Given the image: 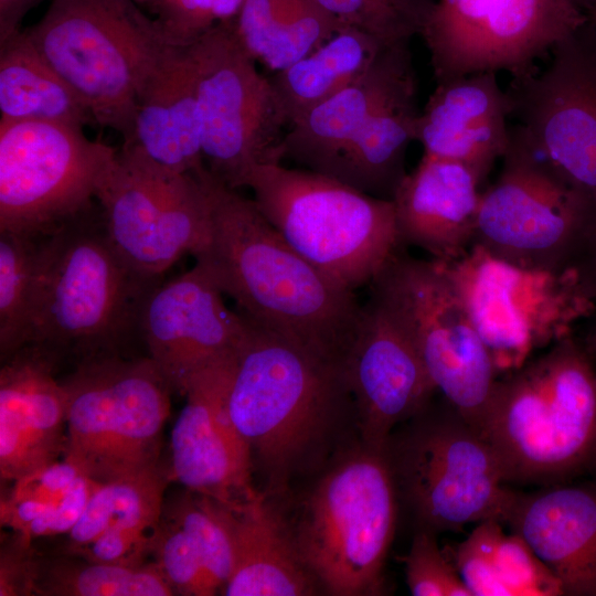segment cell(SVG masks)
I'll use <instances>...</instances> for the list:
<instances>
[{
  "mask_svg": "<svg viewBox=\"0 0 596 596\" xmlns=\"http://www.w3.org/2000/svg\"><path fill=\"white\" fill-rule=\"evenodd\" d=\"M417 86L385 104L343 147L323 173L366 194L392 200L407 174L408 145L415 140Z\"/></svg>",
  "mask_w": 596,
  "mask_h": 596,
  "instance_id": "f1b7e54d",
  "label": "cell"
},
{
  "mask_svg": "<svg viewBox=\"0 0 596 596\" xmlns=\"http://www.w3.org/2000/svg\"><path fill=\"white\" fill-rule=\"evenodd\" d=\"M136 1L146 2V3H149V4L153 6V4L157 3L159 0H136Z\"/></svg>",
  "mask_w": 596,
  "mask_h": 596,
  "instance_id": "681fc988",
  "label": "cell"
},
{
  "mask_svg": "<svg viewBox=\"0 0 596 596\" xmlns=\"http://www.w3.org/2000/svg\"><path fill=\"white\" fill-rule=\"evenodd\" d=\"M95 124L131 134L139 93L168 43L134 0H51L23 30Z\"/></svg>",
  "mask_w": 596,
  "mask_h": 596,
  "instance_id": "52a82bcc",
  "label": "cell"
},
{
  "mask_svg": "<svg viewBox=\"0 0 596 596\" xmlns=\"http://www.w3.org/2000/svg\"><path fill=\"white\" fill-rule=\"evenodd\" d=\"M393 253L370 294L411 338L436 391L473 428H480L499 375L449 279L435 259Z\"/></svg>",
  "mask_w": 596,
  "mask_h": 596,
  "instance_id": "7c38bea8",
  "label": "cell"
},
{
  "mask_svg": "<svg viewBox=\"0 0 596 596\" xmlns=\"http://www.w3.org/2000/svg\"><path fill=\"white\" fill-rule=\"evenodd\" d=\"M223 295L195 264L160 281L143 302L139 333L148 356L181 395L194 374L233 355L246 332L245 317L228 309Z\"/></svg>",
  "mask_w": 596,
  "mask_h": 596,
  "instance_id": "ac0fdd59",
  "label": "cell"
},
{
  "mask_svg": "<svg viewBox=\"0 0 596 596\" xmlns=\"http://www.w3.org/2000/svg\"><path fill=\"white\" fill-rule=\"evenodd\" d=\"M58 356L28 344L0 370V476L14 481L57 460L65 447L66 393Z\"/></svg>",
  "mask_w": 596,
  "mask_h": 596,
  "instance_id": "44dd1931",
  "label": "cell"
},
{
  "mask_svg": "<svg viewBox=\"0 0 596 596\" xmlns=\"http://www.w3.org/2000/svg\"><path fill=\"white\" fill-rule=\"evenodd\" d=\"M150 553L175 595L217 594L192 539L163 514L151 533Z\"/></svg>",
  "mask_w": 596,
  "mask_h": 596,
  "instance_id": "74e56055",
  "label": "cell"
},
{
  "mask_svg": "<svg viewBox=\"0 0 596 596\" xmlns=\"http://www.w3.org/2000/svg\"><path fill=\"white\" fill-rule=\"evenodd\" d=\"M415 86L409 42L383 47L360 76L288 127L283 159L323 174L385 104Z\"/></svg>",
  "mask_w": 596,
  "mask_h": 596,
  "instance_id": "cb8c5ba5",
  "label": "cell"
},
{
  "mask_svg": "<svg viewBox=\"0 0 596 596\" xmlns=\"http://www.w3.org/2000/svg\"><path fill=\"white\" fill-rule=\"evenodd\" d=\"M579 326L583 328L579 329L578 333L575 330V334L590 362L596 385V310ZM594 470H596V465Z\"/></svg>",
  "mask_w": 596,
  "mask_h": 596,
  "instance_id": "bcb514c9",
  "label": "cell"
},
{
  "mask_svg": "<svg viewBox=\"0 0 596 596\" xmlns=\"http://www.w3.org/2000/svg\"><path fill=\"white\" fill-rule=\"evenodd\" d=\"M496 182L481 192L472 245L512 265L572 268L596 236V203L567 184L510 128Z\"/></svg>",
  "mask_w": 596,
  "mask_h": 596,
  "instance_id": "30bf717a",
  "label": "cell"
},
{
  "mask_svg": "<svg viewBox=\"0 0 596 596\" xmlns=\"http://www.w3.org/2000/svg\"><path fill=\"white\" fill-rule=\"evenodd\" d=\"M583 12L587 13L596 6V0H572Z\"/></svg>",
  "mask_w": 596,
  "mask_h": 596,
  "instance_id": "7dc6e473",
  "label": "cell"
},
{
  "mask_svg": "<svg viewBox=\"0 0 596 596\" xmlns=\"http://www.w3.org/2000/svg\"><path fill=\"white\" fill-rule=\"evenodd\" d=\"M228 509L234 565L222 595L308 596L321 592L274 500L260 491Z\"/></svg>",
  "mask_w": 596,
  "mask_h": 596,
  "instance_id": "4316f807",
  "label": "cell"
},
{
  "mask_svg": "<svg viewBox=\"0 0 596 596\" xmlns=\"http://www.w3.org/2000/svg\"><path fill=\"white\" fill-rule=\"evenodd\" d=\"M245 187L284 240L339 285L369 286L401 246L392 200L280 162L253 167Z\"/></svg>",
  "mask_w": 596,
  "mask_h": 596,
  "instance_id": "8992f818",
  "label": "cell"
},
{
  "mask_svg": "<svg viewBox=\"0 0 596 596\" xmlns=\"http://www.w3.org/2000/svg\"><path fill=\"white\" fill-rule=\"evenodd\" d=\"M316 477L283 512L301 560L328 595H382L400 504L385 449L358 439Z\"/></svg>",
  "mask_w": 596,
  "mask_h": 596,
  "instance_id": "5b68a950",
  "label": "cell"
},
{
  "mask_svg": "<svg viewBox=\"0 0 596 596\" xmlns=\"http://www.w3.org/2000/svg\"><path fill=\"white\" fill-rule=\"evenodd\" d=\"M61 382L66 393L63 454L84 476L103 483L159 465L172 389L149 356L94 355Z\"/></svg>",
  "mask_w": 596,
  "mask_h": 596,
  "instance_id": "9c48e42d",
  "label": "cell"
},
{
  "mask_svg": "<svg viewBox=\"0 0 596 596\" xmlns=\"http://www.w3.org/2000/svg\"><path fill=\"white\" fill-rule=\"evenodd\" d=\"M162 514L181 526L196 545L209 577L222 592L234 565L233 536L227 505L184 488L163 503Z\"/></svg>",
  "mask_w": 596,
  "mask_h": 596,
  "instance_id": "d590c367",
  "label": "cell"
},
{
  "mask_svg": "<svg viewBox=\"0 0 596 596\" xmlns=\"http://www.w3.org/2000/svg\"><path fill=\"white\" fill-rule=\"evenodd\" d=\"M244 0H159L155 19L164 41L189 46L220 23L234 20Z\"/></svg>",
  "mask_w": 596,
  "mask_h": 596,
  "instance_id": "ab89813d",
  "label": "cell"
},
{
  "mask_svg": "<svg viewBox=\"0 0 596 596\" xmlns=\"http://www.w3.org/2000/svg\"><path fill=\"white\" fill-rule=\"evenodd\" d=\"M481 182L461 162L423 155L392 199L400 244L443 262L462 255L473 242Z\"/></svg>",
  "mask_w": 596,
  "mask_h": 596,
  "instance_id": "d4e9b609",
  "label": "cell"
},
{
  "mask_svg": "<svg viewBox=\"0 0 596 596\" xmlns=\"http://www.w3.org/2000/svg\"><path fill=\"white\" fill-rule=\"evenodd\" d=\"M340 28L364 32L385 46L421 35L436 0H312Z\"/></svg>",
  "mask_w": 596,
  "mask_h": 596,
  "instance_id": "8d00e7d4",
  "label": "cell"
},
{
  "mask_svg": "<svg viewBox=\"0 0 596 596\" xmlns=\"http://www.w3.org/2000/svg\"><path fill=\"white\" fill-rule=\"evenodd\" d=\"M100 482L83 476L78 482L21 533L30 539L68 534L81 519L93 492Z\"/></svg>",
  "mask_w": 596,
  "mask_h": 596,
  "instance_id": "7bdbcfd3",
  "label": "cell"
},
{
  "mask_svg": "<svg viewBox=\"0 0 596 596\" xmlns=\"http://www.w3.org/2000/svg\"><path fill=\"white\" fill-rule=\"evenodd\" d=\"M120 149L174 173L205 167L188 46L163 50L139 93L131 134Z\"/></svg>",
  "mask_w": 596,
  "mask_h": 596,
  "instance_id": "484cf974",
  "label": "cell"
},
{
  "mask_svg": "<svg viewBox=\"0 0 596 596\" xmlns=\"http://www.w3.org/2000/svg\"><path fill=\"white\" fill-rule=\"evenodd\" d=\"M510 105L496 72H481L436 84L416 121L423 155L470 167L481 180L504 155Z\"/></svg>",
  "mask_w": 596,
  "mask_h": 596,
  "instance_id": "603a6c76",
  "label": "cell"
},
{
  "mask_svg": "<svg viewBox=\"0 0 596 596\" xmlns=\"http://www.w3.org/2000/svg\"><path fill=\"white\" fill-rule=\"evenodd\" d=\"M40 596L175 595L159 566L93 562L70 555L44 560L35 588Z\"/></svg>",
  "mask_w": 596,
  "mask_h": 596,
  "instance_id": "836d02e7",
  "label": "cell"
},
{
  "mask_svg": "<svg viewBox=\"0 0 596 596\" xmlns=\"http://www.w3.org/2000/svg\"><path fill=\"white\" fill-rule=\"evenodd\" d=\"M116 156L83 128L0 120V232L43 234L94 207Z\"/></svg>",
  "mask_w": 596,
  "mask_h": 596,
  "instance_id": "5bb4252c",
  "label": "cell"
},
{
  "mask_svg": "<svg viewBox=\"0 0 596 596\" xmlns=\"http://www.w3.org/2000/svg\"><path fill=\"white\" fill-rule=\"evenodd\" d=\"M84 475L71 461L55 460L13 481L8 494L17 499H34L54 503L60 501Z\"/></svg>",
  "mask_w": 596,
  "mask_h": 596,
  "instance_id": "b9f144b4",
  "label": "cell"
},
{
  "mask_svg": "<svg viewBox=\"0 0 596 596\" xmlns=\"http://www.w3.org/2000/svg\"><path fill=\"white\" fill-rule=\"evenodd\" d=\"M587 19L572 0H436L421 36L436 83L481 72L514 77Z\"/></svg>",
  "mask_w": 596,
  "mask_h": 596,
  "instance_id": "2e32d148",
  "label": "cell"
},
{
  "mask_svg": "<svg viewBox=\"0 0 596 596\" xmlns=\"http://www.w3.org/2000/svg\"><path fill=\"white\" fill-rule=\"evenodd\" d=\"M169 479L158 465L99 483L81 519L67 534L66 552L91 543L115 526L152 531L162 514L163 493Z\"/></svg>",
  "mask_w": 596,
  "mask_h": 596,
  "instance_id": "d6a6232c",
  "label": "cell"
},
{
  "mask_svg": "<svg viewBox=\"0 0 596 596\" xmlns=\"http://www.w3.org/2000/svg\"><path fill=\"white\" fill-rule=\"evenodd\" d=\"M96 200L114 248L150 280L194 255L207 233L210 203L198 171L170 172L119 149Z\"/></svg>",
  "mask_w": 596,
  "mask_h": 596,
  "instance_id": "9a60e30c",
  "label": "cell"
},
{
  "mask_svg": "<svg viewBox=\"0 0 596 596\" xmlns=\"http://www.w3.org/2000/svg\"><path fill=\"white\" fill-rule=\"evenodd\" d=\"M385 455L416 529L437 534L505 522L517 491L507 487L489 444L441 396L392 432Z\"/></svg>",
  "mask_w": 596,
  "mask_h": 596,
  "instance_id": "ba28073f",
  "label": "cell"
},
{
  "mask_svg": "<svg viewBox=\"0 0 596 596\" xmlns=\"http://www.w3.org/2000/svg\"><path fill=\"white\" fill-rule=\"evenodd\" d=\"M353 396L358 438L384 450L392 432L419 413L436 389L403 327L374 295L344 361Z\"/></svg>",
  "mask_w": 596,
  "mask_h": 596,
  "instance_id": "d6986e66",
  "label": "cell"
},
{
  "mask_svg": "<svg viewBox=\"0 0 596 596\" xmlns=\"http://www.w3.org/2000/svg\"><path fill=\"white\" fill-rule=\"evenodd\" d=\"M0 120L95 124L86 105L23 30L0 44Z\"/></svg>",
  "mask_w": 596,
  "mask_h": 596,
  "instance_id": "f546056e",
  "label": "cell"
},
{
  "mask_svg": "<svg viewBox=\"0 0 596 596\" xmlns=\"http://www.w3.org/2000/svg\"><path fill=\"white\" fill-rule=\"evenodd\" d=\"M480 435L505 483L550 486L596 465V385L574 333L496 384Z\"/></svg>",
  "mask_w": 596,
  "mask_h": 596,
  "instance_id": "3957f363",
  "label": "cell"
},
{
  "mask_svg": "<svg viewBox=\"0 0 596 596\" xmlns=\"http://www.w3.org/2000/svg\"><path fill=\"white\" fill-rule=\"evenodd\" d=\"M402 562L408 590L414 596H471L432 531L416 529Z\"/></svg>",
  "mask_w": 596,
  "mask_h": 596,
  "instance_id": "f35d334b",
  "label": "cell"
},
{
  "mask_svg": "<svg viewBox=\"0 0 596 596\" xmlns=\"http://www.w3.org/2000/svg\"><path fill=\"white\" fill-rule=\"evenodd\" d=\"M245 319L227 408L260 491L281 501L352 444L355 406L340 363Z\"/></svg>",
  "mask_w": 596,
  "mask_h": 596,
  "instance_id": "6da1fadb",
  "label": "cell"
},
{
  "mask_svg": "<svg viewBox=\"0 0 596 596\" xmlns=\"http://www.w3.org/2000/svg\"><path fill=\"white\" fill-rule=\"evenodd\" d=\"M471 596H562V585L519 534L486 520L445 549Z\"/></svg>",
  "mask_w": 596,
  "mask_h": 596,
  "instance_id": "83f0119b",
  "label": "cell"
},
{
  "mask_svg": "<svg viewBox=\"0 0 596 596\" xmlns=\"http://www.w3.org/2000/svg\"><path fill=\"white\" fill-rule=\"evenodd\" d=\"M32 539L14 532L2 540L0 549V596L35 595L43 558Z\"/></svg>",
  "mask_w": 596,
  "mask_h": 596,
  "instance_id": "60d3db41",
  "label": "cell"
},
{
  "mask_svg": "<svg viewBox=\"0 0 596 596\" xmlns=\"http://www.w3.org/2000/svg\"><path fill=\"white\" fill-rule=\"evenodd\" d=\"M586 14L596 31V6L592 8Z\"/></svg>",
  "mask_w": 596,
  "mask_h": 596,
  "instance_id": "c3c4849f",
  "label": "cell"
},
{
  "mask_svg": "<svg viewBox=\"0 0 596 596\" xmlns=\"http://www.w3.org/2000/svg\"><path fill=\"white\" fill-rule=\"evenodd\" d=\"M237 351V350H236ZM236 352L194 374L170 437L169 478L185 489L238 508L260 491L251 454L227 408Z\"/></svg>",
  "mask_w": 596,
  "mask_h": 596,
  "instance_id": "ffe728a7",
  "label": "cell"
},
{
  "mask_svg": "<svg viewBox=\"0 0 596 596\" xmlns=\"http://www.w3.org/2000/svg\"><path fill=\"white\" fill-rule=\"evenodd\" d=\"M233 22L245 51L275 73L341 29L312 0H244Z\"/></svg>",
  "mask_w": 596,
  "mask_h": 596,
  "instance_id": "1f68e13d",
  "label": "cell"
},
{
  "mask_svg": "<svg viewBox=\"0 0 596 596\" xmlns=\"http://www.w3.org/2000/svg\"><path fill=\"white\" fill-rule=\"evenodd\" d=\"M504 523L557 577L565 596H596V480L517 492Z\"/></svg>",
  "mask_w": 596,
  "mask_h": 596,
  "instance_id": "7402d4cb",
  "label": "cell"
},
{
  "mask_svg": "<svg viewBox=\"0 0 596 596\" xmlns=\"http://www.w3.org/2000/svg\"><path fill=\"white\" fill-rule=\"evenodd\" d=\"M435 260L464 304L499 377L523 366L535 351L574 333L596 310L574 267L523 268L478 245L455 259Z\"/></svg>",
  "mask_w": 596,
  "mask_h": 596,
  "instance_id": "8fae6325",
  "label": "cell"
},
{
  "mask_svg": "<svg viewBox=\"0 0 596 596\" xmlns=\"http://www.w3.org/2000/svg\"><path fill=\"white\" fill-rule=\"evenodd\" d=\"M574 269L583 292L596 301V236L575 264Z\"/></svg>",
  "mask_w": 596,
  "mask_h": 596,
  "instance_id": "f6af8a7d",
  "label": "cell"
},
{
  "mask_svg": "<svg viewBox=\"0 0 596 596\" xmlns=\"http://www.w3.org/2000/svg\"><path fill=\"white\" fill-rule=\"evenodd\" d=\"M44 0H0V44L17 34L28 11Z\"/></svg>",
  "mask_w": 596,
  "mask_h": 596,
  "instance_id": "ee69618b",
  "label": "cell"
},
{
  "mask_svg": "<svg viewBox=\"0 0 596 596\" xmlns=\"http://www.w3.org/2000/svg\"><path fill=\"white\" fill-rule=\"evenodd\" d=\"M383 47L364 32L341 28L311 53L269 76L287 129L360 76Z\"/></svg>",
  "mask_w": 596,
  "mask_h": 596,
  "instance_id": "4dcf8cb0",
  "label": "cell"
},
{
  "mask_svg": "<svg viewBox=\"0 0 596 596\" xmlns=\"http://www.w3.org/2000/svg\"><path fill=\"white\" fill-rule=\"evenodd\" d=\"M234 20L188 46L194 71L204 164L237 190L256 164L280 162L287 130L269 76L242 46Z\"/></svg>",
  "mask_w": 596,
  "mask_h": 596,
  "instance_id": "4fadbf2b",
  "label": "cell"
},
{
  "mask_svg": "<svg viewBox=\"0 0 596 596\" xmlns=\"http://www.w3.org/2000/svg\"><path fill=\"white\" fill-rule=\"evenodd\" d=\"M210 203L205 240L193 255L253 323L344 365L361 321L354 291L298 254L252 199L198 171Z\"/></svg>",
  "mask_w": 596,
  "mask_h": 596,
  "instance_id": "7a4b0ae2",
  "label": "cell"
},
{
  "mask_svg": "<svg viewBox=\"0 0 596 596\" xmlns=\"http://www.w3.org/2000/svg\"><path fill=\"white\" fill-rule=\"evenodd\" d=\"M510 117L571 187L596 203V31L587 21L551 50L549 64L514 76Z\"/></svg>",
  "mask_w": 596,
  "mask_h": 596,
  "instance_id": "e0dca14e",
  "label": "cell"
},
{
  "mask_svg": "<svg viewBox=\"0 0 596 596\" xmlns=\"http://www.w3.org/2000/svg\"><path fill=\"white\" fill-rule=\"evenodd\" d=\"M35 287L26 343L79 361L118 353L139 332L147 279L110 243L98 203L38 234Z\"/></svg>",
  "mask_w": 596,
  "mask_h": 596,
  "instance_id": "277c9868",
  "label": "cell"
},
{
  "mask_svg": "<svg viewBox=\"0 0 596 596\" xmlns=\"http://www.w3.org/2000/svg\"><path fill=\"white\" fill-rule=\"evenodd\" d=\"M38 235L0 232V353L26 343L35 287Z\"/></svg>",
  "mask_w": 596,
  "mask_h": 596,
  "instance_id": "e575fe53",
  "label": "cell"
}]
</instances>
